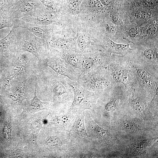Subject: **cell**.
<instances>
[{"mask_svg": "<svg viewBox=\"0 0 158 158\" xmlns=\"http://www.w3.org/2000/svg\"><path fill=\"white\" fill-rule=\"evenodd\" d=\"M22 49L30 53L35 56H39V51L35 43L31 40L25 41L22 46Z\"/></svg>", "mask_w": 158, "mask_h": 158, "instance_id": "5bb4252c", "label": "cell"}, {"mask_svg": "<svg viewBox=\"0 0 158 158\" xmlns=\"http://www.w3.org/2000/svg\"><path fill=\"white\" fill-rule=\"evenodd\" d=\"M122 126L124 128L131 131H135L138 128L136 123L130 120L123 121Z\"/></svg>", "mask_w": 158, "mask_h": 158, "instance_id": "7402d4cb", "label": "cell"}, {"mask_svg": "<svg viewBox=\"0 0 158 158\" xmlns=\"http://www.w3.org/2000/svg\"><path fill=\"white\" fill-rule=\"evenodd\" d=\"M52 46L62 50L71 49L74 43L71 40L67 39H58L52 43Z\"/></svg>", "mask_w": 158, "mask_h": 158, "instance_id": "4fadbf2b", "label": "cell"}, {"mask_svg": "<svg viewBox=\"0 0 158 158\" xmlns=\"http://www.w3.org/2000/svg\"><path fill=\"white\" fill-rule=\"evenodd\" d=\"M43 121L39 119L34 122L31 125V130L33 133L37 134L42 128Z\"/></svg>", "mask_w": 158, "mask_h": 158, "instance_id": "d4e9b609", "label": "cell"}, {"mask_svg": "<svg viewBox=\"0 0 158 158\" xmlns=\"http://www.w3.org/2000/svg\"><path fill=\"white\" fill-rule=\"evenodd\" d=\"M47 144L52 147L58 146L61 145V141L59 138L54 136H51L47 137L46 139Z\"/></svg>", "mask_w": 158, "mask_h": 158, "instance_id": "44dd1931", "label": "cell"}, {"mask_svg": "<svg viewBox=\"0 0 158 158\" xmlns=\"http://www.w3.org/2000/svg\"><path fill=\"white\" fill-rule=\"evenodd\" d=\"M14 155L16 157H20L22 156V153L20 151H17L14 152Z\"/></svg>", "mask_w": 158, "mask_h": 158, "instance_id": "e575fe53", "label": "cell"}, {"mask_svg": "<svg viewBox=\"0 0 158 158\" xmlns=\"http://www.w3.org/2000/svg\"><path fill=\"white\" fill-rule=\"evenodd\" d=\"M70 118L68 114H63L56 117L53 123L57 126H63L68 122Z\"/></svg>", "mask_w": 158, "mask_h": 158, "instance_id": "d6986e66", "label": "cell"}, {"mask_svg": "<svg viewBox=\"0 0 158 158\" xmlns=\"http://www.w3.org/2000/svg\"><path fill=\"white\" fill-rule=\"evenodd\" d=\"M44 5L51 11H55L56 10V6L51 0H40Z\"/></svg>", "mask_w": 158, "mask_h": 158, "instance_id": "83f0119b", "label": "cell"}, {"mask_svg": "<svg viewBox=\"0 0 158 158\" xmlns=\"http://www.w3.org/2000/svg\"><path fill=\"white\" fill-rule=\"evenodd\" d=\"M8 23L5 20L0 19V30L8 26Z\"/></svg>", "mask_w": 158, "mask_h": 158, "instance_id": "836d02e7", "label": "cell"}, {"mask_svg": "<svg viewBox=\"0 0 158 158\" xmlns=\"http://www.w3.org/2000/svg\"><path fill=\"white\" fill-rule=\"evenodd\" d=\"M60 56L68 64L76 69H81L82 54L78 51H73L71 49L63 50Z\"/></svg>", "mask_w": 158, "mask_h": 158, "instance_id": "ba28073f", "label": "cell"}, {"mask_svg": "<svg viewBox=\"0 0 158 158\" xmlns=\"http://www.w3.org/2000/svg\"><path fill=\"white\" fill-rule=\"evenodd\" d=\"M109 57L104 54H82L81 67L79 76L102 67Z\"/></svg>", "mask_w": 158, "mask_h": 158, "instance_id": "52a82bcc", "label": "cell"}, {"mask_svg": "<svg viewBox=\"0 0 158 158\" xmlns=\"http://www.w3.org/2000/svg\"><path fill=\"white\" fill-rule=\"evenodd\" d=\"M81 2V0H70L68 5L70 10L73 12L75 13L77 11Z\"/></svg>", "mask_w": 158, "mask_h": 158, "instance_id": "603a6c76", "label": "cell"}, {"mask_svg": "<svg viewBox=\"0 0 158 158\" xmlns=\"http://www.w3.org/2000/svg\"><path fill=\"white\" fill-rule=\"evenodd\" d=\"M106 30L109 33H114L116 31L115 26L110 23H108L107 25Z\"/></svg>", "mask_w": 158, "mask_h": 158, "instance_id": "4dcf8cb0", "label": "cell"}, {"mask_svg": "<svg viewBox=\"0 0 158 158\" xmlns=\"http://www.w3.org/2000/svg\"><path fill=\"white\" fill-rule=\"evenodd\" d=\"M77 82L84 88L98 94L106 91L115 83L110 73L102 67L79 76Z\"/></svg>", "mask_w": 158, "mask_h": 158, "instance_id": "7a4b0ae2", "label": "cell"}, {"mask_svg": "<svg viewBox=\"0 0 158 158\" xmlns=\"http://www.w3.org/2000/svg\"><path fill=\"white\" fill-rule=\"evenodd\" d=\"M89 42L86 37L83 34L80 35L78 38L76 42V47L78 52H83L89 47Z\"/></svg>", "mask_w": 158, "mask_h": 158, "instance_id": "9a60e30c", "label": "cell"}, {"mask_svg": "<svg viewBox=\"0 0 158 158\" xmlns=\"http://www.w3.org/2000/svg\"><path fill=\"white\" fill-rule=\"evenodd\" d=\"M128 60L138 85L145 91L154 93L158 89V68L149 65L143 59Z\"/></svg>", "mask_w": 158, "mask_h": 158, "instance_id": "6da1fadb", "label": "cell"}, {"mask_svg": "<svg viewBox=\"0 0 158 158\" xmlns=\"http://www.w3.org/2000/svg\"><path fill=\"white\" fill-rule=\"evenodd\" d=\"M142 3L143 6L149 7H152L157 4L154 0H143Z\"/></svg>", "mask_w": 158, "mask_h": 158, "instance_id": "f1b7e54d", "label": "cell"}, {"mask_svg": "<svg viewBox=\"0 0 158 158\" xmlns=\"http://www.w3.org/2000/svg\"><path fill=\"white\" fill-rule=\"evenodd\" d=\"M55 73L46 78V85L58 103L68 104L72 100L73 95L69 84L70 79L62 75H55Z\"/></svg>", "mask_w": 158, "mask_h": 158, "instance_id": "277c9868", "label": "cell"}, {"mask_svg": "<svg viewBox=\"0 0 158 158\" xmlns=\"http://www.w3.org/2000/svg\"><path fill=\"white\" fill-rule=\"evenodd\" d=\"M74 97L69 110L91 109L99 94L90 91L82 87L76 81L69 80Z\"/></svg>", "mask_w": 158, "mask_h": 158, "instance_id": "5b68a950", "label": "cell"}, {"mask_svg": "<svg viewBox=\"0 0 158 158\" xmlns=\"http://www.w3.org/2000/svg\"><path fill=\"white\" fill-rule=\"evenodd\" d=\"M121 102V100L119 97H114L110 99L105 104V109L107 111H112L119 107Z\"/></svg>", "mask_w": 158, "mask_h": 158, "instance_id": "e0dca14e", "label": "cell"}, {"mask_svg": "<svg viewBox=\"0 0 158 158\" xmlns=\"http://www.w3.org/2000/svg\"><path fill=\"white\" fill-rule=\"evenodd\" d=\"M34 8V5L30 2L26 3L21 7L20 11L22 13H27L32 11Z\"/></svg>", "mask_w": 158, "mask_h": 158, "instance_id": "4316f807", "label": "cell"}, {"mask_svg": "<svg viewBox=\"0 0 158 158\" xmlns=\"http://www.w3.org/2000/svg\"><path fill=\"white\" fill-rule=\"evenodd\" d=\"M37 83H35V95L34 98L30 100L28 103V109L31 112H35L45 109L47 106L48 103L41 101L37 97L36 93Z\"/></svg>", "mask_w": 158, "mask_h": 158, "instance_id": "8fae6325", "label": "cell"}, {"mask_svg": "<svg viewBox=\"0 0 158 158\" xmlns=\"http://www.w3.org/2000/svg\"><path fill=\"white\" fill-rule=\"evenodd\" d=\"M84 116L82 114L78 116L75 120L72 127L73 135L77 138H84L90 136L86 130L84 122Z\"/></svg>", "mask_w": 158, "mask_h": 158, "instance_id": "9c48e42d", "label": "cell"}, {"mask_svg": "<svg viewBox=\"0 0 158 158\" xmlns=\"http://www.w3.org/2000/svg\"><path fill=\"white\" fill-rule=\"evenodd\" d=\"M31 30L35 36L43 38L46 35V33L43 29L37 26L32 27Z\"/></svg>", "mask_w": 158, "mask_h": 158, "instance_id": "cb8c5ba5", "label": "cell"}, {"mask_svg": "<svg viewBox=\"0 0 158 158\" xmlns=\"http://www.w3.org/2000/svg\"><path fill=\"white\" fill-rule=\"evenodd\" d=\"M25 87V83H23L13 89L10 94L11 99L15 101L19 100L24 94Z\"/></svg>", "mask_w": 158, "mask_h": 158, "instance_id": "2e32d148", "label": "cell"}, {"mask_svg": "<svg viewBox=\"0 0 158 158\" xmlns=\"http://www.w3.org/2000/svg\"><path fill=\"white\" fill-rule=\"evenodd\" d=\"M44 64L52 70L57 75L66 77L73 81L77 82L80 74V70L74 68L60 56L46 59Z\"/></svg>", "mask_w": 158, "mask_h": 158, "instance_id": "8992f818", "label": "cell"}, {"mask_svg": "<svg viewBox=\"0 0 158 158\" xmlns=\"http://www.w3.org/2000/svg\"><path fill=\"white\" fill-rule=\"evenodd\" d=\"M90 122L94 135L102 140H107L109 136L108 132L97 125L92 119H90Z\"/></svg>", "mask_w": 158, "mask_h": 158, "instance_id": "7c38bea8", "label": "cell"}, {"mask_svg": "<svg viewBox=\"0 0 158 158\" xmlns=\"http://www.w3.org/2000/svg\"><path fill=\"white\" fill-rule=\"evenodd\" d=\"M36 20L39 23L43 25L49 24L53 22L51 18L44 15L39 16L37 18Z\"/></svg>", "mask_w": 158, "mask_h": 158, "instance_id": "484cf974", "label": "cell"}, {"mask_svg": "<svg viewBox=\"0 0 158 158\" xmlns=\"http://www.w3.org/2000/svg\"><path fill=\"white\" fill-rule=\"evenodd\" d=\"M129 33L131 37H135L138 33L136 29L133 28L130 30Z\"/></svg>", "mask_w": 158, "mask_h": 158, "instance_id": "d6a6232c", "label": "cell"}, {"mask_svg": "<svg viewBox=\"0 0 158 158\" xmlns=\"http://www.w3.org/2000/svg\"><path fill=\"white\" fill-rule=\"evenodd\" d=\"M102 67L110 73L115 83L123 84L126 89L137 84L128 59L109 57Z\"/></svg>", "mask_w": 158, "mask_h": 158, "instance_id": "3957f363", "label": "cell"}, {"mask_svg": "<svg viewBox=\"0 0 158 158\" xmlns=\"http://www.w3.org/2000/svg\"><path fill=\"white\" fill-rule=\"evenodd\" d=\"M11 32L5 37L0 40V55L4 52L8 46Z\"/></svg>", "mask_w": 158, "mask_h": 158, "instance_id": "ffe728a7", "label": "cell"}, {"mask_svg": "<svg viewBox=\"0 0 158 158\" xmlns=\"http://www.w3.org/2000/svg\"><path fill=\"white\" fill-rule=\"evenodd\" d=\"M20 64L25 66L27 65L28 62V56L25 54H21L20 58Z\"/></svg>", "mask_w": 158, "mask_h": 158, "instance_id": "f546056e", "label": "cell"}, {"mask_svg": "<svg viewBox=\"0 0 158 158\" xmlns=\"http://www.w3.org/2000/svg\"><path fill=\"white\" fill-rule=\"evenodd\" d=\"M25 66L20 64L16 65L13 68L9 79L10 80L22 74L25 72Z\"/></svg>", "mask_w": 158, "mask_h": 158, "instance_id": "ac0fdd59", "label": "cell"}, {"mask_svg": "<svg viewBox=\"0 0 158 158\" xmlns=\"http://www.w3.org/2000/svg\"><path fill=\"white\" fill-rule=\"evenodd\" d=\"M112 21L115 24L120 25L122 22L120 18L118 16H113L112 17Z\"/></svg>", "mask_w": 158, "mask_h": 158, "instance_id": "1f68e13d", "label": "cell"}, {"mask_svg": "<svg viewBox=\"0 0 158 158\" xmlns=\"http://www.w3.org/2000/svg\"><path fill=\"white\" fill-rule=\"evenodd\" d=\"M108 46L109 49L112 52L123 56L131 51L129 44H118L114 42L108 38Z\"/></svg>", "mask_w": 158, "mask_h": 158, "instance_id": "30bf717a", "label": "cell"}]
</instances>
